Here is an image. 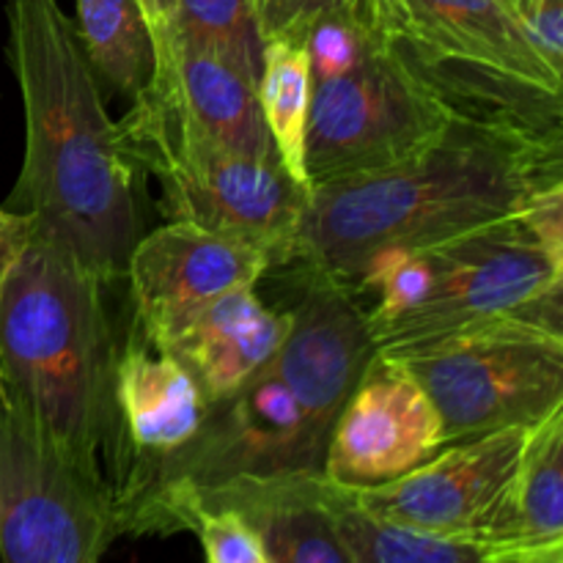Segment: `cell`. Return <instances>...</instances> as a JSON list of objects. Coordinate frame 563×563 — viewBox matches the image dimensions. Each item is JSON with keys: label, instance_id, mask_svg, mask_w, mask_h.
<instances>
[{"label": "cell", "instance_id": "obj_9", "mask_svg": "<svg viewBox=\"0 0 563 563\" xmlns=\"http://www.w3.org/2000/svg\"><path fill=\"white\" fill-rule=\"evenodd\" d=\"M454 115L383 47L346 75L311 82L308 181L319 187L394 168L438 141Z\"/></svg>", "mask_w": 563, "mask_h": 563}, {"label": "cell", "instance_id": "obj_3", "mask_svg": "<svg viewBox=\"0 0 563 563\" xmlns=\"http://www.w3.org/2000/svg\"><path fill=\"white\" fill-rule=\"evenodd\" d=\"M104 286L33 231L0 286V405L108 478L119 341Z\"/></svg>", "mask_w": 563, "mask_h": 563}, {"label": "cell", "instance_id": "obj_15", "mask_svg": "<svg viewBox=\"0 0 563 563\" xmlns=\"http://www.w3.org/2000/svg\"><path fill=\"white\" fill-rule=\"evenodd\" d=\"M209 509L236 511L256 531L267 563H355L335 526L324 476L236 478L192 500L187 531L198 511Z\"/></svg>", "mask_w": 563, "mask_h": 563}, {"label": "cell", "instance_id": "obj_6", "mask_svg": "<svg viewBox=\"0 0 563 563\" xmlns=\"http://www.w3.org/2000/svg\"><path fill=\"white\" fill-rule=\"evenodd\" d=\"M432 399L443 440L537 427L563 407L561 319L528 311L394 357Z\"/></svg>", "mask_w": 563, "mask_h": 563}, {"label": "cell", "instance_id": "obj_7", "mask_svg": "<svg viewBox=\"0 0 563 563\" xmlns=\"http://www.w3.org/2000/svg\"><path fill=\"white\" fill-rule=\"evenodd\" d=\"M423 251L432 262V286L416 308L372 330L379 355L427 350L511 313L539 311L561 319L563 262L550 256L517 218Z\"/></svg>", "mask_w": 563, "mask_h": 563}, {"label": "cell", "instance_id": "obj_2", "mask_svg": "<svg viewBox=\"0 0 563 563\" xmlns=\"http://www.w3.org/2000/svg\"><path fill=\"white\" fill-rule=\"evenodd\" d=\"M9 60L25 110V159L3 207L102 284L124 278L141 236L137 168L102 104L75 22L55 0H9Z\"/></svg>", "mask_w": 563, "mask_h": 563}, {"label": "cell", "instance_id": "obj_24", "mask_svg": "<svg viewBox=\"0 0 563 563\" xmlns=\"http://www.w3.org/2000/svg\"><path fill=\"white\" fill-rule=\"evenodd\" d=\"M515 16L539 58L563 75V0H520Z\"/></svg>", "mask_w": 563, "mask_h": 563}, {"label": "cell", "instance_id": "obj_10", "mask_svg": "<svg viewBox=\"0 0 563 563\" xmlns=\"http://www.w3.org/2000/svg\"><path fill=\"white\" fill-rule=\"evenodd\" d=\"M528 434L531 427H515L449 443L396 482L346 493L377 520L506 550V495Z\"/></svg>", "mask_w": 563, "mask_h": 563}, {"label": "cell", "instance_id": "obj_29", "mask_svg": "<svg viewBox=\"0 0 563 563\" xmlns=\"http://www.w3.org/2000/svg\"><path fill=\"white\" fill-rule=\"evenodd\" d=\"M500 3H504L506 9H509L511 14H515V9H517V3H520V0H500Z\"/></svg>", "mask_w": 563, "mask_h": 563}, {"label": "cell", "instance_id": "obj_18", "mask_svg": "<svg viewBox=\"0 0 563 563\" xmlns=\"http://www.w3.org/2000/svg\"><path fill=\"white\" fill-rule=\"evenodd\" d=\"M509 548L517 563L563 561V407L531 427L506 495Z\"/></svg>", "mask_w": 563, "mask_h": 563}, {"label": "cell", "instance_id": "obj_30", "mask_svg": "<svg viewBox=\"0 0 563 563\" xmlns=\"http://www.w3.org/2000/svg\"><path fill=\"white\" fill-rule=\"evenodd\" d=\"M550 563H563V561H550Z\"/></svg>", "mask_w": 563, "mask_h": 563}, {"label": "cell", "instance_id": "obj_17", "mask_svg": "<svg viewBox=\"0 0 563 563\" xmlns=\"http://www.w3.org/2000/svg\"><path fill=\"white\" fill-rule=\"evenodd\" d=\"M152 80H157L181 113L214 143L251 159L278 163L258 108L256 86L218 53L187 38H170L165 53L154 58Z\"/></svg>", "mask_w": 563, "mask_h": 563}, {"label": "cell", "instance_id": "obj_25", "mask_svg": "<svg viewBox=\"0 0 563 563\" xmlns=\"http://www.w3.org/2000/svg\"><path fill=\"white\" fill-rule=\"evenodd\" d=\"M517 220L550 256L563 262V181L539 190L520 209Z\"/></svg>", "mask_w": 563, "mask_h": 563}, {"label": "cell", "instance_id": "obj_21", "mask_svg": "<svg viewBox=\"0 0 563 563\" xmlns=\"http://www.w3.org/2000/svg\"><path fill=\"white\" fill-rule=\"evenodd\" d=\"M335 526L355 563H517L509 555L465 539L434 537L366 515L350 493L330 484Z\"/></svg>", "mask_w": 563, "mask_h": 563}, {"label": "cell", "instance_id": "obj_19", "mask_svg": "<svg viewBox=\"0 0 563 563\" xmlns=\"http://www.w3.org/2000/svg\"><path fill=\"white\" fill-rule=\"evenodd\" d=\"M256 97L280 168L302 190L313 192L306 174V130L311 108V66L306 38H275L264 44Z\"/></svg>", "mask_w": 563, "mask_h": 563}, {"label": "cell", "instance_id": "obj_5", "mask_svg": "<svg viewBox=\"0 0 563 563\" xmlns=\"http://www.w3.org/2000/svg\"><path fill=\"white\" fill-rule=\"evenodd\" d=\"M119 130L135 168L157 181V207L165 220L247 242L267 253L273 269L289 264L311 192L278 163L251 159L214 143L157 80L132 97Z\"/></svg>", "mask_w": 563, "mask_h": 563}, {"label": "cell", "instance_id": "obj_11", "mask_svg": "<svg viewBox=\"0 0 563 563\" xmlns=\"http://www.w3.org/2000/svg\"><path fill=\"white\" fill-rule=\"evenodd\" d=\"M113 405L115 445L108 484L115 531L126 537L159 471L198 434L209 399L176 357L132 333L115 355Z\"/></svg>", "mask_w": 563, "mask_h": 563}, {"label": "cell", "instance_id": "obj_12", "mask_svg": "<svg viewBox=\"0 0 563 563\" xmlns=\"http://www.w3.org/2000/svg\"><path fill=\"white\" fill-rule=\"evenodd\" d=\"M445 449L443 421L399 361L374 355L330 429L322 476L341 489H368L407 476Z\"/></svg>", "mask_w": 563, "mask_h": 563}, {"label": "cell", "instance_id": "obj_27", "mask_svg": "<svg viewBox=\"0 0 563 563\" xmlns=\"http://www.w3.org/2000/svg\"><path fill=\"white\" fill-rule=\"evenodd\" d=\"M33 236V220L27 214L14 212V209L0 207V286L5 275L14 267L16 258L22 256L25 245Z\"/></svg>", "mask_w": 563, "mask_h": 563}, {"label": "cell", "instance_id": "obj_28", "mask_svg": "<svg viewBox=\"0 0 563 563\" xmlns=\"http://www.w3.org/2000/svg\"><path fill=\"white\" fill-rule=\"evenodd\" d=\"M143 11V20H146L148 33H152L154 44V58L165 53L170 42V33H174V11L176 0H137Z\"/></svg>", "mask_w": 563, "mask_h": 563}, {"label": "cell", "instance_id": "obj_4", "mask_svg": "<svg viewBox=\"0 0 563 563\" xmlns=\"http://www.w3.org/2000/svg\"><path fill=\"white\" fill-rule=\"evenodd\" d=\"M388 53L456 115L563 137V75L500 0H372Z\"/></svg>", "mask_w": 563, "mask_h": 563}, {"label": "cell", "instance_id": "obj_23", "mask_svg": "<svg viewBox=\"0 0 563 563\" xmlns=\"http://www.w3.org/2000/svg\"><path fill=\"white\" fill-rule=\"evenodd\" d=\"M190 531L201 539L207 563H267L256 531L236 511H198Z\"/></svg>", "mask_w": 563, "mask_h": 563}, {"label": "cell", "instance_id": "obj_22", "mask_svg": "<svg viewBox=\"0 0 563 563\" xmlns=\"http://www.w3.org/2000/svg\"><path fill=\"white\" fill-rule=\"evenodd\" d=\"M170 38L212 49L253 86L258 82L264 42L247 0H176Z\"/></svg>", "mask_w": 563, "mask_h": 563}, {"label": "cell", "instance_id": "obj_20", "mask_svg": "<svg viewBox=\"0 0 563 563\" xmlns=\"http://www.w3.org/2000/svg\"><path fill=\"white\" fill-rule=\"evenodd\" d=\"M75 31L99 86L137 97L154 75V44L137 0H75Z\"/></svg>", "mask_w": 563, "mask_h": 563}, {"label": "cell", "instance_id": "obj_26", "mask_svg": "<svg viewBox=\"0 0 563 563\" xmlns=\"http://www.w3.org/2000/svg\"><path fill=\"white\" fill-rule=\"evenodd\" d=\"M256 16L262 42L275 38H302L308 22L328 0H247Z\"/></svg>", "mask_w": 563, "mask_h": 563}, {"label": "cell", "instance_id": "obj_1", "mask_svg": "<svg viewBox=\"0 0 563 563\" xmlns=\"http://www.w3.org/2000/svg\"><path fill=\"white\" fill-rule=\"evenodd\" d=\"M563 181V137L454 115L421 154L313 187L289 264L350 291L379 251H421L511 220Z\"/></svg>", "mask_w": 563, "mask_h": 563}, {"label": "cell", "instance_id": "obj_13", "mask_svg": "<svg viewBox=\"0 0 563 563\" xmlns=\"http://www.w3.org/2000/svg\"><path fill=\"white\" fill-rule=\"evenodd\" d=\"M273 269L264 251L192 223L168 220L137 236L126 258L135 333L159 346L190 313Z\"/></svg>", "mask_w": 563, "mask_h": 563}, {"label": "cell", "instance_id": "obj_14", "mask_svg": "<svg viewBox=\"0 0 563 563\" xmlns=\"http://www.w3.org/2000/svg\"><path fill=\"white\" fill-rule=\"evenodd\" d=\"M291 269L300 286L286 308L291 328L267 366L295 394L308 418L330 434L377 350L366 306L355 295L311 269Z\"/></svg>", "mask_w": 563, "mask_h": 563}, {"label": "cell", "instance_id": "obj_8", "mask_svg": "<svg viewBox=\"0 0 563 563\" xmlns=\"http://www.w3.org/2000/svg\"><path fill=\"white\" fill-rule=\"evenodd\" d=\"M115 539L108 478L0 405V563H99Z\"/></svg>", "mask_w": 563, "mask_h": 563}, {"label": "cell", "instance_id": "obj_16", "mask_svg": "<svg viewBox=\"0 0 563 563\" xmlns=\"http://www.w3.org/2000/svg\"><path fill=\"white\" fill-rule=\"evenodd\" d=\"M289 328V311L264 306L256 286H240L190 313L157 350L176 357L214 401L256 377L284 346Z\"/></svg>", "mask_w": 563, "mask_h": 563}]
</instances>
